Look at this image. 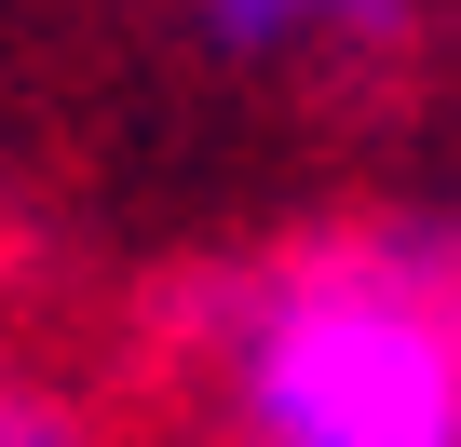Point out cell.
Instances as JSON below:
<instances>
[{"mask_svg": "<svg viewBox=\"0 0 461 447\" xmlns=\"http://www.w3.org/2000/svg\"><path fill=\"white\" fill-rule=\"evenodd\" d=\"M0 447H95V420L55 380H14V366H0Z\"/></svg>", "mask_w": 461, "mask_h": 447, "instance_id": "3", "label": "cell"}, {"mask_svg": "<svg viewBox=\"0 0 461 447\" xmlns=\"http://www.w3.org/2000/svg\"><path fill=\"white\" fill-rule=\"evenodd\" d=\"M190 326L217 339L245 447H461V299L420 217L258 258Z\"/></svg>", "mask_w": 461, "mask_h": 447, "instance_id": "1", "label": "cell"}, {"mask_svg": "<svg viewBox=\"0 0 461 447\" xmlns=\"http://www.w3.org/2000/svg\"><path fill=\"white\" fill-rule=\"evenodd\" d=\"M420 0H203L217 55H393Z\"/></svg>", "mask_w": 461, "mask_h": 447, "instance_id": "2", "label": "cell"}, {"mask_svg": "<svg viewBox=\"0 0 461 447\" xmlns=\"http://www.w3.org/2000/svg\"><path fill=\"white\" fill-rule=\"evenodd\" d=\"M434 231V272H447V299H461V217H420Z\"/></svg>", "mask_w": 461, "mask_h": 447, "instance_id": "4", "label": "cell"}]
</instances>
